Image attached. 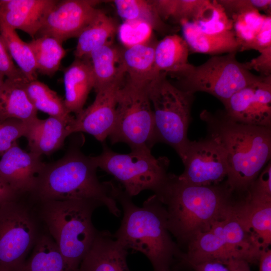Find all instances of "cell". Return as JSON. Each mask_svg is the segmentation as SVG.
Returning <instances> with one entry per match:
<instances>
[{"instance_id":"1","label":"cell","mask_w":271,"mask_h":271,"mask_svg":"<svg viewBox=\"0 0 271 271\" xmlns=\"http://www.w3.org/2000/svg\"><path fill=\"white\" fill-rule=\"evenodd\" d=\"M154 194L166 209L168 230L180 249L199 234L209 230L214 223L225 219L238 200L226 181L211 185H193L172 173Z\"/></svg>"},{"instance_id":"2","label":"cell","mask_w":271,"mask_h":271,"mask_svg":"<svg viewBox=\"0 0 271 271\" xmlns=\"http://www.w3.org/2000/svg\"><path fill=\"white\" fill-rule=\"evenodd\" d=\"M111 195L119 203L123 217L114 238L125 249L144 254L154 271L171 270L183 251L173 240L167 225V212L155 194L137 206L120 185L112 182Z\"/></svg>"},{"instance_id":"3","label":"cell","mask_w":271,"mask_h":271,"mask_svg":"<svg viewBox=\"0 0 271 271\" xmlns=\"http://www.w3.org/2000/svg\"><path fill=\"white\" fill-rule=\"evenodd\" d=\"M81 138L59 160L44 164L30 193L40 203L55 200L83 199L96 202L116 217L121 211L111 195V181L100 182L92 157L80 150Z\"/></svg>"},{"instance_id":"4","label":"cell","mask_w":271,"mask_h":271,"mask_svg":"<svg viewBox=\"0 0 271 271\" xmlns=\"http://www.w3.org/2000/svg\"><path fill=\"white\" fill-rule=\"evenodd\" d=\"M200 118L208 133L217 137L227 155L226 183L239 196L247 191L270 161L271 127L245 124L229 118L224 110H203Z\"/></svg>"},{"instance_id":"5","label":"cell","mask_w":271,"mask_h":271,"mask_svg":"<svg viewBox=\"0 0 271 271\" xmlns=\"http://www.w3.org/2000/svg\"><path fill=\"white\" fill-rule=\"evenodd\" d=\"M98 203L83 199L50 201L40 203L38 216L68 265L79 271L98 230L92 222Z\"/></svg>"},{"instance_id":"6","label":"cell","mask_w":271,"mask_h":271,"mask_svg":"<svg viewBox=\"0 0 271 271\" xmlns=\"http://www.w3.org/2000/svg\"><path fill=\"white\" fill-rule=\"evenodd\" d=\"M147 91L153 112L156 144L169 145L183 161L190 143L187 132L194 94L171 83L164 72L149 84Z\"/></svg>"},{"instance_id":"7","label":"cell","mask_w":271,"mask_h":271,"mask_svg":"<svg viewBox=\"0 0 271 271\" xmlns=\"http://www.w3.org/2000/svg\"><path fill=\"white\" fill-rule=\"evenodd\" d=\"M237 52L212 56L204 63H190L181 72L173 76L178 80L180 89L195 93H209L224 104L235 93L260 80L236 57Z\"/></svg>"},{"instance_id":"8","label":"cell","mask_w":271,"mask_h":271,"mask_svg":"<svg viewBox=\"0 0 271 271\" xmlns=\"http://www.w3.org/2000/svg\"><path fill=\"white\" fill-rule=\"evenodd\" d=\"M92 159L97 168L112 175L131 197L147 190L155 194L169 175V160L163 156L155 158L150 149L120 154L104 145L101 153Z\"/></svg>"},{"instance_id":"9","label":"cell","mask_w":271,"mask_h":271,"mask_svg":"<svg viewBox=\"0 0 271 271\" xmlns=\"http://www.w3.org/2000/svg\"><path fill=\"white\" fill-rule=\"evenodd\" d=\"M18 197L0 203V271H17L42 233L38 215Z\"/></svg>"},{"instance_id":"10","label":"cell","mask_w":271,"mask_h":271,"mask_svg":"<svg viewBox=\"0 0 271 271\" xmlns=\"http://www.w3.org/2000/svg\"><path fill=\"white\" fill-rule=\"evenodd\" d=\"M131 150H151L156 144L154 116L147 87L124 82L117 93L116 118L108 137Z\"/></svg>"},{"instance_id":"11","label":"cell","mask_w":271,"mask_h":271,"mask_svg":"<svg viewBox=\"0 0 271 271\" xmlns=\"http://www.w3.org/2000/svg\"><path fill=\"white\" fill-rule=\"evenodd\" d=\"M182 162L184 170L178 178L191 185L219 184L228 174L225 150L218 139L210 133L204 139L190 141Z\"/></svg>"},{"instance_id":"12","label":"cell","mask_w":271,"mask_h":271,"mask_svg":"<svg viewBox=\"0 0 271 271\" xmlns=\"http://www.w3.org/2000/svg\"><path fill=\"white\" fill-rule=\"evenodd\" d=\"M97 0L58 1L48 14L35 38L53 37L60 43L78 38L101 11Z\"/></svg>"},{"instance_id":"13","label":"cell","mask_w":271,"mask_h":271,"mask_svg":"<svg viewBox=\"0 0 271 271\" xmlns=\"http://www.w3.org/2000/svg\"><path fill=\"white\" fill-rule=\"evenodd\" d=\"M223 105L226 115L235 121L271 127V76L238 91Z\"/></svg>"},{"instance_id":"14","label":"cell","mask_w":271,"mask_h":271,"mask_svg":"<svg viewBox=\"0 0 271 271\" xmlns=\"http://www.w3.org/2000/svg\"><path fill=\"white\" fill-rule=\"evenodd\" d=\"M123 77L96 92L93 103L75 116L69 133L83 132L103 143L110 134L115 121L117 93L124 83Z\"/></svg>"},{"instance_id":"15","label":"cell","mask_w":271,"mask_h":271,"mask_svg":"<svg viewBox=\"0 0 271 271\" xmlns=\"http://www.w3.org/2000/svg\"><path fill=\"white\" fill-rule=\"evenodd\" d=\"M44 164L40 157L25 152L15 143L2 155L0 181L17 196L30 194Z\"/></svg>"},{"instance_id":"16","label":"cell","mask_w":271,"mask_h":271,"mask_svg":"<svg viewBox=\"0 0 271 271\" xmlns=\"http://www.w3.org/2000/svg\"><path fill=\"white\" fill-rule=\"evenodd\" d=\"M58 1L0 0V19L14 30H20L33 39Z\"/></svg>"},{"instance_id":"17","label":"cell","mask_w":271,"mask_h":271,"mask_svg":"<svg viewBox=\"0 0 271 271\" xmlns=\"http://www.w3.org/2000/svg\"><path fill=\"white\" fill-rule=\"evenodd\" d=\"M210 230L220 238L235 259H242L248 263L258 262L264 248L238 217L234 207L230 214L214 223Z\"/></svg>"},{"instance_id":"18","label":"cell","mask_w":271,"mask_h":271,"mask_svg":"<svg viewBox=\"0 0 271 271\" xmlns=\"http://www.w3.org/2000/svg\"><path fill=\"white\" fill-rule=\"evenodd\" d=\"M127 250L108 230L98 231L79 271H130Z\"/></svg>"},{"instance_id":"19","label":"cell","mask_w":271,"mask_h":271,"mask_svg":"<svg viewBox=\"0 0 271 271\" xmlns=\"http://www.w3.org/2000/svg\"><path fill=\"white\" fill-rule=\"evenodd\" d=\"M157 42L153 40L120 48L119 65L126 81L132 84L148 87L159 75L154 68L155 48Z\"/></svg>"},{"instance_id":"20","label":"cell","mask_w":271,"mask_h":271,"mask_svg":"<svg viewBox=\"0 0 271 271\" xmlns=\"http://www.w3.org/2000/svg\"><path fill=\"white\" fill-rule=\"evenodd\" d=\"M70 124L52 116L44 119L36 117L28 122L25 137L27 139L30 152L41 157L59 150L70 135L68 126Z\"/></svg>"},{"instance_id":"21","label":"cell","mask_w":271,"mask_h":271,"mask_svg":"<svg viewBox=\"0 0 271 271\" xmlns=\"http://www.w3.org/2000/svg\"><path fill=\"white\" fill-rule=\"evenodd\" d=\"M65 106L75 115L83 109L88 95L94 87L91 66L87 58H75L64 71Z\"/></svg>"},{"instance_id":"22","label":"cell","mask_w":271,"mask_h":271,"mask_svg":"<svg viewBox=\"0 0 271 271\" xmlns=\"http://www.w3.org/2000/svg\"><path fill=\"white\" fill-rule=\"evenodd\" d=\"M28 80L6 78L0 89V122L15 118L29 122L37 117V110L25 88Z\"/></svg>"},{"instance_id":"23","label":"cell","mask_w":271,"mask_h":271,"mask_svg":"<svg viewBox=\"0 0 271 271\" xmlns=\"http://www.w3.org/2000/svg\"><path fill=\"white\" fill-rule=\"evenodd\" d=\"M180 25L182 29L183 38L191 52L215 56L239 51L233 30L220 34H207L199 31L191 21H182Z\"/></svg>"},{"instance_id":"24","label":"cell","mask_w":271,"mask_h":271,"mask_svg":"<svg viewBox=\"0 0 271 271\" xmlns=\"http://www.w3.org/2000/svg\"><path fill=\"white\" fill-rule=\"evenodd\" d=\"M120 49L110 41L85 57L89 59L91 66L96 93L125 75L119 65Z\"/></svg>"},{"instance_id":"25","label":"cell","mask_w":271,"mask_h":271,"mask_svg":"<svg viewBox=\"0 0 271 271\" xmlns=\"http://www.w3.org/2000/svg\"><path fill=\"white\" fill-rule=\"evenodd\" d=\"M234 210L264 249L271 244V203L250 201L246 195L237 200Z\"/></svg>"},{"instance_id":"26","label":"cell","mask_w":271,"mask_h":271,"mask_svg":"<svg viewBox=\"0 0 271 271\" xmlns=\"http://www.w3.org/2000/svg\"><path fill=\"white\" fill-rule=\"evenodd\" d=\"M188 46L184 38L173 34L157 42L155 48L154 68L157 75L164 72L171 76L185 69L188 64Z\"/></svg>"},{"instance_id":"27","label":"cell","mask_w":271,"mask_h":271,"mask_svg":"<svg viewBox=\"0 0 271 271\" xmlns=\"http://www.w3.org/2000/svg\"><path fill=\"white\" fill-rule=\"evenodd\" d=\"M17 271H76L67 264L47 232H42L30 257Z\"/></svg>"},{"instance_id":"28","label":"cell","mask_w":271,"mask_h":271,"mask_svg":"<svg viewBox=\"0 0 271 271\" xmlns=\"http://www.w3.org/2000/svg\"><path fill=\"white\" fill-rule=\"evenodd\" d=\"M118 27L117 22L101 10L77 38L75 58L86 57L93 50L110 42Z\"/></svg>"},{"instance_id":"29","label":"cell","mask_w":271,"mask_h":271,"mask_svg":"<svg viewBox=\"0 0 271 271\" xmlns=\"http://www.w3.org/2000/svg\"><path fill=\"white\" fill-rule=\"evenodd\" d=\"M112 2L118 16L127 23L145 24L161 33L173 31V28L161 18L153 0H115Z\"/></svg>"},{"instance_id":"30","label":"cell","mask_w":271,"mask_h":271,"mask_svg":"<svg viewBox=\"0 0 271 271\" xmlns=\"http://www.w3.org/2000/svg\"><path fill=\"white\" fill-rule=\"evenodd\" d=\"M28 95L37 109L71 123L75 117L67 109L64 99L45 83L38 80L27 81Z\"/></svg>"},{"instance_id":"31","label":"cell","mask_w":271,"mask_h":271,"mask_svg":"<svg viewBox=\"0 0 271 271\" xmlns=\"http://www.w3.org/2000/svg\"><path fill=\"white\" fill-rule=\"evenodd\" d=\"M0 35L11 55L28 81L37 80V70L32 50L28 43L23 41L15 30L0 19Z\"/></svg>"},{"instance_id":"32","label":"cell","mask_w":271,"mask_h":271,"mask_svg":"<svg viewBox=\"0 0 271 271\" xmlns=\"http://www.w3.org/2000/svg\"><path fill=\"white\" fill-rule=\"evenodd\" d=\"M28 44L34 54L37 72L53 76L66 54L62 44L53 37L42 36L33 39Z\"/></svg>"},{"instance_id":"33","label":"cell","mask_w":271,"mask_h":271,"mask_svg":"<svg viewBox=\"0 0 271 271\" xmlns=\"http://www.w3.org/2000/svg\"><path fill=\"white\" fill-rule=\"evenodd\" d=\"M208 0H153L161 18L180 24L194 21Z\"/></svg>"},{"instance_id":"34","label":"cell","mask_w":271,"mask_h":271,"mask_svg":"<svg viewBox=\"0 0 271 271\" xmlns=\"http://www.w3.org/2000/svg\"><path fill=\"white\" fill-rule=\"evenodd\" d=\"M192 22L199 31L207 34H220L233 29L232 20L217 0L208 1Z\"/></svg>"},{"instance_id":"35","label":"cell","mask_w":271,"mask_h":271,"mask_svg":"<svg viewBox=\"0 0 271 271\" xmlns=\"http://www.w3.org/2000/svg\"><path fill=\"white\" fill-rule=\"evenodd\" d=\"M266 14L255 9H249L233 16V31L239 47V51H246L261 28Z\"/></svg>"},{"instance_id":"36","label":"cell","mask_w":271,"mask_h":271,"mask_svg":"<svg viewBox=\"0 0 271 271\" xmlns=\"http://www.w3.org/2000/svg\"><path fill=\"white\" fill-rule=\"evenodd\" d=\"M250 201L271 203V163L269 161L250 185L246 194Z\"/></svg>"},{"instance_id":"37","label":"cell","mask_w":271,"mask_h":271,"mask_svg":"<svg viewBox=\"0 0 271 271\" xmlns=\"http://www.w3.org/2000/svg\"><path fill=\"white\" fill-rule=\"evenodd\" d=\"M28 122L15 118L0 122V154L8 150L21 137H25Z\"/></svg>"},{"instance_id":"38","label":"cell","mask_w":271,"mask_h":271,"mask_svg":"<svg viewBox=\"0 0 271 271\" xmlns=\"http://www.w3.org/2000/svg\"><path fill=\"white\" fill-rule=\"evenodd\" d=\"M224 9L230 19L233 16L249 10L255 9L263 11L267 15H270V0H217Z\"/></svg>"},{"instance_id":"39","label":"cell","mask_w":271,"mask_h":271,"mask_svg":"<svg viewBox=\"0 0 271 271\" xmlns=\"http://www.w3.org/2000/svg\"><path fill=\"white\" fill-rule=\"evenodd\" d=\"M0 72L3 74L6 78H26L19 68L15 64L1 35Z\"/></svg>"},{"instance_id":"40","label":"cell","mask_w":271,"mask_h":271,"mask_svg":"<svg viewBox=\"0 0 271 271\" xmlns=\"http://www.w3.org/2000/svg\"><path fill=\"white\" fill-rule=\"evenodd\" d=\"M271 46V15H266L263 24L255 35L247 50H254L259 53Z\"/></svg>"},{"instance_id":"41","label":"cell","mask_w":271,"mask_h":271,"mask_svg":"<svg viewBox=\"0 0 271 271\" xmlns=\"http://www.w3.org/2000/svg\"><path fill=\"white\" fill-rule=\"evenodd\" d=\"M256 58L244 63L246 67L250 71L254 69L259 72L260 76H271V46L268 47Z\"/></svg>"},{"instance_id":"42","label":"cell","mask_w":271,"mask_h":271,"mask_svg":"<svg viewBox=\"0 0 271 271\" xmlns=\"http://www.w3.org/2000/svg\"><path fill=\"white\" fill-rule=\"evenodd\" d=\"M194 271H230L227 266L217 261H205L190 267Z\"/></svg>"},{"instance_id":"43","label":"cell","mask_w":271,"mask_h":271,"mask_svg":"<svg viewBox=\"0 0 271 271\" xmlns=\"http://www.w3.org/2000/svg\"><path fill=\"white\" fill-rule=\"evenodd\" d=\"M259 264L258 271H271V250L263 249L258 260Z\"/></svg>"},{"instance_id":"44","label":"cell","mask_w":271,"mask_h":271,"mask_svg":"<svg viewBox=\"0 0 271 271\" xmlns=\"http://www.w3.org/2000/svg\"><path fill=\"white\" fill-rule=\"evenodd\" d=\"M230 271H251L249 263L245 260L238 259H231L225 263Z\"/></svg>"},{"instance_id":"45","label":"cell","mask_w":271,"mask_h":271,"mask_svg":"<svg viewBox=\"0 0 271 271\" xmlns=\"http://www.w3.org/2000/svg\"><path fill=\"white\" fill-rule=\"evenodd\" d=\"M13 191L0 181V203L7 199L17 196Z\"/></svg>"},{"instance_id":"46","label":"cell","mask_w":271,"mask_h":271,"mask_svg":"<svg viewBox=\"0 0 271 271\" xmlns=\"http://www.w3.org/2000/svg\"><path fill=\"white\" fill-rule=\"evenodd\" d=\"M5 75L0 72V89L5 81Z\"/></svg>"},{"instance_id":"47","label":"cell","mask_w":271,"mask_h":271,"mask_svg":"<svg viewBox=\"0 0 271 271\" xmlns=\"http://www.w3.org/2000/svg\"><path fill=\"white\" fill-rule=\"evenodd\" d=\"M164 271H170V270L167 269V270H164Z\"/></svg>"}]
</instances>
